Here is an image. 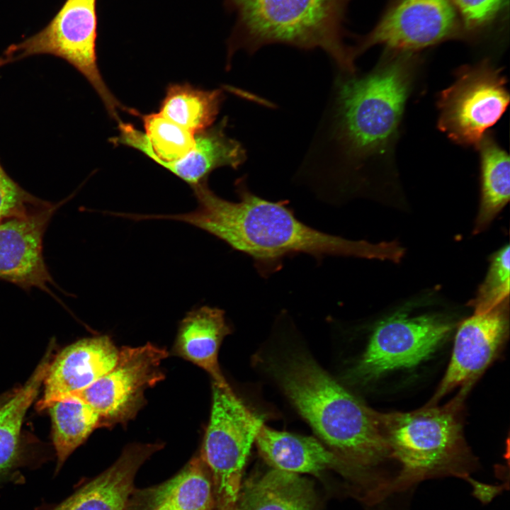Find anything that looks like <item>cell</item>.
Listing matches in <instances>:
<instances>
[{"mask_svg": "<svg viewBox=\"0 0 510 510\" xmlns=\"http://www.w3.org/2000/svg\"><path fill=\"white\" fill-rule=\"evenodd\" d=\"M207 181L191 187L198 203L195 210L157 218L186 222L208 232L250 256L263 277L278 271L285 257L299 254L319 261L353 256L399 262L404 256L397 242L373 244L314 229L298 220L286 201H270L252 193L244 177L235 182L237 202L219 197Z\"/></svg>", "mask_w": 510, "mask_h": 510, "instance_id": "1", "label": "cell"}, {"mask_svg": "<svg viewBox=\"0 0 510 510\" xmlns=\"http://www.w3.org/2000/svg\"><path fill=\"white\" fill-rule=\"evenodd\" d=\"M419 68L417 53L385 50L368 73H343L336 79L329 130L339 164L331 177L336 194L370 170H392Z\"/></svg>", "mask_w": 510, "mask_h": 510, "instance_id": "2", "label": "cell"}, {"mask_svg": "<svg viewBox=\"0 0 510 510\" xmlns=\"http://www.w3.org/2000/svg\"><path fill=\"white\" fill-rule=\"evenodd\" d=\"M268 368L317 434L358 471L366 497L384 499L394 480L385 465L393 460L380 412L348 392L305 354L295 353L272 361Z\"/></svg>", "mask_w": 510, "mask_h": 510, "instance_id": "3", "label": "cell"}, {"mask_svg": "<svg viewBox=\"0 0 510 510\" xmlns=\"http://www.w3.org/2000/svg\"><path fill=\"white\" fill-rule=\"evenodd\" d=\"M471 386L441 407L426 404L408 412H380L381 429L392 458L397 465L389 496L420 482L438 477H456L470 482L484 500L493 487L470 477L477 463L465 440L462 412Z\"/></svg>", "mask_w": 510, "mask_h": 510, "instance_id": "4", "label": "cell"}, {"mask_svg": "<svg viewBox=\"0 0 510 510\" xmlns=\"http://www.w3.org/2000/svg\"><path fill=\"white\" fill-rule=\"evenodd\" d=\"M352 0H223L235 14L227 40V64L239 50L251 55L266 45L283 44L325 52L345 74L356 73L345 24Z\"/></svg>", "mask_w": 510, "mask_h": 510, "instance_id": "5", "label": "cell"}, {"mask_svg": "<svg viewBox=\"0 0 510 510\" xmlns=\"http://www.w3.org/2000/svg\"><path fill=\"white\" fill-rule=\"evenodd\" d=\"M97 0H66L50 23L39 33L10 45L0 57V66L27 57L49 54L64 59L89 81L116 122L118 110L130 113L111 93L98 69Z\"/></svg>", "mask_w": 510, "mask_h": 510, "instance_id": "6", "label": "cell"}, {"mask_svg": "<svg viewBox=\"0 0 510 510\" xmlns=\"http://www.w3.org/2000/svg\"><path fill=\"white\" fill-rule=\"evenodd\" d=\"M262 422L228 384L212 382L201 458L212 475L217 510H235L244 466Z\"/></svg>", "mask_w": 510, "mask_h": 510, "instance_id": "7", "label": "cell"}, {"mask_svg": "<svg viewBox=\"0 0 510 510\" xmlns=\"http://www.w3.org/2000/svg\"><path fill=\"white\" fill-rule=\"evenodd\" d=\"M509 103L506 79L488 59L464 65L438 98V128L453 142L476 147Z\"/></svg>", "mask_w": 510, "mask_h": 510, "instance_id": "8", "label": "cell"}, {"mask_svg": "<svg viewBox=\"0 0 510 510\" xmlns=\"http://www.w3.org/2000/svg\"><path fill=\"white\" fill-rule=\"evenodd\" d=\"M450 40L470 39L450 0H390L373 28L351 46L354 60L370 47L417 53Z\"/></svg>", "mask_w": 510, "mask_h": 510, "instance_id": "9", "label": "cell"}, {"mask_svg": "<svg viewBox=\"0 0 510 510\" xmlns=\"http://www.w3.org/2000/svg\"><path fill=\"white\" fill-rule=\"evenodd\" d=\"M167 356L165 348L151 343L123 346L115 366L107 373L87 387L60 400L74 397L89 404L99 416L100 427L124 424L145 403V390L164 380L161 363Z\"/></svg>", "mask_w": 510, "mask_h": 510, "instance_id": "10", "label": "cell"}, {"mask_svg": "<svg viewBox=\"0 0 510 510\" xmlns=\"http://www.w3.org/2000/svg\"><path fill=\"white\" fill-rule=\"evenodd\" d=\"M453 327L452 321L436 314L411 317L395 312L376 326L348 378L366 382L390 370L414 366L434 352Z\"/></svg>", "mask_w": 510, "mask_h": 510, "instance_id": "11", "label": "cell"}, {"mask_svg": "<svg viewBox=\"0 0 510 510\" xmlns=\"http://www.w3.org/2000/svg\"><path fill=\"white\" fill-rule=\"evenodd\" d=\"M64 201L49 203L24 216L0 222V279L23 289L50 293V285L55 283L44 259L43 237Z\"/></svg>", "mask_w": 510, "mask_h": 510, "instance_id": "12", "label": "cell"}, {"mask_svg": "<svg viewBox=\"0 0 510 510\" xmlns=\"http://www.w3.org/2000/svg\"><path fill=\"white\" fill-rule=\"evenodd\" d=\"M508 300L493 309L465 319L455 334L446 372L428 404L459 386L470 385L494 359L509 330Z\"/></svg>", "mask_w": 510, "mask_h": 510, "instance_id": "13", "label": "cell"}, {"mask_svg": "<svg viewBox=\"0 0 510 510\" xmlns=\"http://www.w3.org/2000/svg\"><path fill=\"white\" fill-rule=\"evenodd\" d=\"M118 353L107 335L83 339L64 348L50 363L38 409L91 385L115 366Z\"/></svg>", "mask_w": 510, "mask_h": 510, "instance_id": "14", "label": "cell"}, {"mask_svg": "<svg viewBox=\"0 0 510 510\" xmlns=\"http://www.w3.org/2000/svg\"><path fill=\"white\" fill-rule=\"evenodd\" d=\"M254 441L261 456L274 469L295 474H319L332 469L363 489L361 477L355 468L312 437L278 431L262 422Z\"/></svg>", "mask_w": 510, "mask_h": 510, "instance_id": "15", "label": "cell"}, {"mask_svg": "<svg viewBox=\"0 0 510 510\" xmlns=\"http://www.w3.org/2000/svg\"><path fill=\"white\" fill-rule=\"evenodd\" d=\"M163 446L132 443L107 470L69 497L42 510H125L141 465Z\"/></svg>", "mask_w": 510, "mask_h": 510, "instance_id": "16", "label": "cell"}, {"mask_svg": "<svg viewBox=\"0 0 510 510\" xmlns=\"http://www.w3.org/2000/svg\"><path fill=\"white\" fill-rule=\"evenodd\" d=\"M231 333L221 309L203 306L188 312L180 322L173 351L205 370L219 385H226L218 364L223 339Z\"/></svg>", "mask_w": 510, "mask_h": 510, "instance_id": "17", "label": "cell"}, {"mask_svg": "<svg viewBox=\"0 0 510 510\" xmlns=\"http://www.w3.org/2000/svg\"><path fill=\"white\" fill-rule=\"evenodd\" d=\"M227 119L195 135V146L184 157L159 165L168 169L191 187L208 179L211 171L221 166L237 169L246 160L242 144L225 132Z\"/></svg>", "mask_w": 510, "mask_h": 510, "instance_id": "18", "label": "cell"}, {"mask_svg": "<svg viewBox=\"0 0 510 510\" xmlns=\"http://www.w3.org/2000/svg\"><path fill=\"white\" fill-rule=\"evenodd\" d=\"M208 467L200 457L193 458L176 476L140 493L143 510H212L214 493Z\"/></svg>", "mask_w": 510, "mask_h": 510, "instance_id": "19", "label": "cell"}, {"mask_svg": "<svg viewBox=\"0 0 510 510\" xmlns=\"http://www.w3.org/2000/svg\"><path fill=\"white\" fill-rule=\"evenodd\" d=\"M53 344L26 382L0 407V482L12 476L19 460L20 433L27 410L38 395L52 360Z\"/></svg>", "mask_w": 510, "mask_h": 510, "instance_id": "20", "label": "cell"}, {"mask_svg": "<svg viewBox=\"0 0 510 510\" xmlns=\"http://www.w3.org/2000/svg\"><path fill=\"white\" fill-rule=\"evenodd\" d=\"M235 510H312V493L298 474L274 469L240 489Z\"/></svg>", "mask_w": 510, "mask_h": 510, "instance_id": "21", "label": "cell"}, {"mask_svg": "<svg viewBox=\"0 0 510 510\" xmlns=\"http://www.w3.org/2000/svg\"><path fill=\"white\" fill-rule=\"evenodd\" d=\"M476 149L480 154L481 198L474 234L483 232L508 203L510 163L508 153L487 132Z\"/></svg>", "mask_w": 510, "mask_h": 510, "instance_id": "22", "label": "cell"}, {"mask_svg": "<svg viewBox=\"0 0 510 510\" xmlns=\"http://www.w3.org/2000/svg\"><path fill=\"white\" fill-rule=\"evenodd\" d=\"M224 94L222 90H203L189 84H170L159 113L196 135L216 119Z\"/></svg>", "mask_w": 510, "mask_h": 510, "instance_id": "23", "label": "cell"}, {"mask_svg": "<svg viewBox=\"0 0 510 510\" xmlns=\"http://www.w3.org/2000/svg\"><path fill=\"white\" fill-rule=\"evenodd\" d=\"M47 408L52 419L58 471L75 449L100 427V419L89 404L74 397L62 398Z\"/></svg>", "mask_w": 510, "mask_h": 510, "instance_id": "24", "label": "cell"}, {"mask_svg": "<svg viewBox=\"0 0 510 510\" xmlns=\"http://www.w3.org/2000/svg\"><path fill=\"white\" fill-rule=\"evenodd\" d=\"M509 277L510 248L506 244L493 255L487 276L470 301L475 313L487 312L508 300Z\"/></svg>", "mask_w": 510, "mask_h": 510, "instance_id": "25", "label": "cell"}, {"mask_svg": "<svg viewBox=\"0 0 510 510\" xmlns=\"http://www.w3.org/2000/svg\"><path fill=\"white\" fill-rule=\"evenodd\" d=\"M470 41L477 40L502 17L509 0H450Z\"/></svg>", "mask_w": 510, "mask_h": 510, "instance_id": "26", "label": "cell"}, {"mask_svg": "<svg viewBox=\"0 0 510 510\" xmlns=\"http://www.w3.org/2000/svg\"><path fill=\"white\" fill-rule=\"evenodd\" d=\"M48 203L25 191L0 164V222L24 216Z\"/></svg>", "mask_w": 510, "mask_h": 510, "instance_id": "27", "label": "cell"}, {"mask_svg": "<svg viewBox=\"0 0 510 510\" xmlns=\"http://www.w3.org/2000/svg\"><path fill=\"white\" fill-rule=\"evenodd\" d=\"M11 395H4V396H1V397H0V407H1L3 404H4V403L6 402V400H8L11 397Z\"/></svg>", "mask_w": 510, "mask_h": 510, "instance_id": "28", "label": "cell"}, {"mask_svg": "<svg viewBox=\"0 0 510 510\" xmlns=\"http://www.w3.org/2000/svg\"><path fill=\"white\" fill-rule=\"evenodd\" d=\"M152 510H166V509H164V508H162V507H157V508H155V509H152Z\"/></svg>", "mask_w": 510, "mask_h": 510, "instance_id": "29", "label": "cell"}]
</instances>
